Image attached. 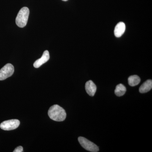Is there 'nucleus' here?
Listing matches in <instances>:
<instances>
[{"mask_svg": "<svg viewBox=\"0 0 152 152\" xmlns=\"http://www.w3.org/2000/svg\"><path fill=\"white\" fill-rule=\"evenodd\" d=\"M126 88L124 85L120 84L117 85L115 90V93L118 96H121L125 94Z\"/></svg>", "mask_w": 152, "mask_h": 152, "instance_id": "9b49d317", "label": "nucleus"}, {"mask_svg": "<svg viewBox=\"0 0 152 152\" xmlns=\"http://www.w3.org/2000/svg\"><path fill=\"white\" fill-rule=\"evenodd\" d=\"M14 72V66L8 64L0 69V80H4L12 75Z\"/></svg>", "mask_w": 152, "mask_h": 152, "instance_id": "39448f33", "label": "nucleus"}, {"mask_svg": "<svg viewBox=\"0 0 152 152\" xmlns=\"http://www.w3.org/2000/svg\"><path fill=\"white\" fill-rule=\"evenodd\" d=\"M63 1H67L68 0H62Z\"/></svg>", "mask_w": 152, "mask_h": 152, "instance_id": "ddd939ff", "label": "nucleus"}, {"mask_svg": "<svg viewBox=\"0 0 152 152\" xmlns=\"http://www.w3.org/2000/svg\"><path fill=\"white\" fill-rule=\"evenodd\" d=\"M126 30V25L124 22H121L117 24L114 30V34L116 37H121Z\"/></svg>", "mask_w": 152, "mask_h": 152, "instance_id": "6e6552de", "label": "nucleus"}, {"mask_svg": "<svg viewBox=\"0 0 152 152\" xmlns=\"http://www.w3.org/2000/svg\"><path fill=\"white\" fill-rule=\"evenodd\" d=\"M78 141L84 148L90 152H97L99 151V147L88 139L83 137H80L78 138Z\"/></svg>", "mask_w": 152, "mask_h": 152, "instance_id": "7ed1b4c3", "label": "nucleus"}, {"mask_svg": "<svg viewBox=\"0 0 152 152\" xmlns=\"http://www.w3.org/2000/svg\"><path fill=\"white\" fill-rule=\"evenodd\" d=\"M48 115L50 118L56 121H63L66 117L65 110L57 104L54 105L50 108Z\"/></svg>", "mask_w": 152, "mask_h": 152, "instance_id": "f257e3e1", "label": "nucleus"}, {"mask_svg": "<svg viewBox=\"0 0 152 152\" xmlns=\"http://www.w3.org/2000/svg\"><path fill=\"white\" fill-rule=\"evenodd\" d=\"M49 59H50V54H49L48 51H45L40 58L37 60L34 63V67L36 68L40 67L43 64H45L48 61Z\"/></svg>", "mask_w": 152, "mask_h": 152, "instance_id": "423d86ee", "label": "nucleus"}, {"mask_svg": "<svg viewBox=\"0 0 152 152\" xmlns=\"http://www.w3.org/2000/svg\"><path fill=\"white\" fill-rule=\"evenodd\" d=\"M29 10L26 7L22 8L17 15L16 18V23L20 28H23L26 26L27 23Z\"/></svg>", "mask_w": 152, "mask_h": 152, "instance_id": "f03ea898", "label": "nucleus"}, {"mask_svg": "<svg viewBox=\"0 0 152 152\" xmlns=\"http://www.w3.org/2000/svg\"><path fill=\"white\" fill-rule=\"evenodd\" d=\"M23 151V148L22 146H18L15 149L14 152H22Z\"/></svg>", "mask_w": 152, "mask_h": 152, "instance_id": "f8f14e48", "label": "nucleus"}, {"mask_svg": "<svg viewBox=\"0 0 152 152\" xmlns=\"http://www.w3.org/2000/svg\"><path fill=\"white\" fill-rule=\"evenodd\" d=\"M20 122L17 119H12L4 121L1 123L0 128L5 131L12 130L18 127Z\"/></svg>", "mask_w": 152, "mask_h": 152, "instance_id": "20e7f679", "label": "nucleus"}, {"mask_svg": "<svg viewBox=\"0 0 152 152\" xmlns=\"http://www.w3.org/2000/svg\"><path fill=\"white\" fill-rule=\"evenodd\" d=\"M140 81V77L136 75L130 76L128 78V83L131 86H135L138 85Z\"/></svg>", "mask_w": 152, "mask_h": 152, "instance_id": "9d476101", "label": "nucleus"}, {"mask_svg": "<svg viewBox=\"0 0 152 152\" xmlns=\"http://www.w3.org/2000/svg\"><path fill=\"white\" fill-rule=\"evenodd\" d=\"M152 88V80H147L139 88V91L142 94L148 92Z\"/></svg>", "mask_w": 152, "mask_h": 152, "instance_id": "1a4fd4ad", "label": "nucleus"}, {"mask_svg": "<svg viewBox=\"0 0 152 152\" xmlns=\"http://www.w3.org/2000/svg\"><path fill=\"white\" fill-rule=\"evenodd\" d=\"M86 91L91 96H94L96 91V86L92 80L87 82L85 86Z\"/></svg>", "mask_w": 152, "mask_h": 152, "instance_id": "0eeeda50", "label": "nucleus"}]
</instances>
